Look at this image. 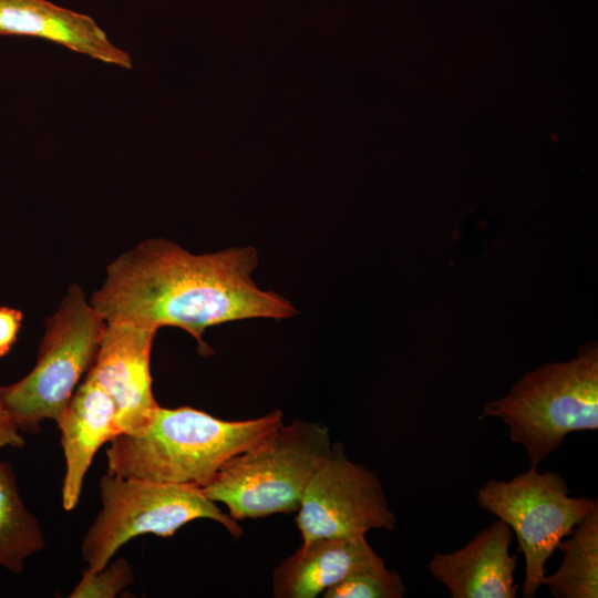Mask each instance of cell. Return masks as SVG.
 I'll return each mask as SVG.
<instances>
[{
	"label": "cell",
	"instance_id": "6da1fadb",
	"mask_svg": "<svg viewBox=\"0 0 598 598\" xmlns=\"http://www.w3.org/2000/svg\"><path fill=\"white\" fill-rule=\"evenodd\" d=\"M258 265L252 246L195 255L179 245L152 238L118 256L89 300L105 322H128L158 330L177 327L193 336L203 355L209 327L229 321L298 313L283 297L260 289L251 278Z\"/></svg>",
	"mask_w": 598,
	"mask_h": 598
},
{
	"label": "cell",
	"instance_id": "7a4b0ae2",
	"mask_svg": "<svg viewBox=\"0 0 598 598\" xmlns=\"http://www.w3.org/2000/svg\"><path fill=\"white\" fill-rule=\"evenodd\" d=\"M278 409L256 419L225 421L189 406L158 405L136 433H120L106 451L107 473L203 488L234 456L282 423Z\"/></svg>",
	"mask_w": 598,
	"mask_h": 598
},
{
	"label": "cell",
	"instance_id": "3957f363",
	"mask_svg": "<svg viewBox=\"0 0 598 598\" xmlns=\"http://www.w3.org/2000/svg\"><path fill=\"white\" fill-rule=\"evenodd\" d=\"M482 415L501 419L530 466L538 467L569 433L598 429L597 344L581 347L569 361L526 372L507 394L484 405Z\"/></svg>",
	"mask_w": 598,
	"mask_h": 598
},
{
	"label": "cell",
	"instance_id": "277c9868",
	"mask_svg": "<svg viewBox=\"0 0 598 598\" xmlns=\"http://www.w3.org/2000/svg\"><path fill=\"white\" fill-rule=\"evenodd\" d=\"M331 448L327 426L299 419L282 422L231 457L200 489L226 505L235 520L290 514L298 511L311 475Z\"/></svg>",
	"mask_w": 598,
	"mask_h": 598
},
{
	"label": "cell",
	"instance_id": "5b68a950",
	"mask_svg": "<svg viewBox=\"0 0 598 598\" xmlns=\"http://www.w3.org/2000/svg\"><path fill=\"white\" fill-rule=\"evenodd\" d=\"M106 322L72 285L48 319L35 367L16 383L0 386V403L20 432L40 431L56 422L75 386L96 358Z\"/></svg>",
	"mask_w": 598,
	"mask_h": 598
},
{
	"label": "cell",
	"instance_id": "8992f818",
	"mask_svg": "<svg viewBox=\"0 0 598 598\" xmlns=\"http://www.w3.org/2000/svg\"><path fill=\"white\" fill-rule=\"evenodd\" d=\"M102 509L87 529L82 557L87 569L105 567L132 538L154 534L173 536L197 518H208L239 537L237 520L209 499L200 488L106 474L100 481Z\"/></svg>",
	"mask_w": 598,
	"mask_h": 598
},
{
	"label": "cell",
	"instance_id": "52a82bcc",
	"mask_svg": "<svg viewBox=\"0 0 598 598\" xmlns=\"http://www.w3.org/2000/svg\"><path fill=\"white\" fill-rule=\"evenodd\" d=\"M476 501L516 535L525 558L524 598L535 597L543 587L546 561L558 543L598 507L596 498L573 497L559 474L532 466L508 481L489 480L478 488Z\"/></svg>",
	"mask_w": 598,
	"mask_h": 598
},
{
	"label": "cell",
	"instance_id": "ba28073f",
	"mask_svg": "<svg viewBox=\"0 0 598 598\" xmlns=\"http://www.w3.org/2000/svg\"><path fill=\"white\" fill-rule=\"evenodd\" d=\"M297 512L302 542L363 537L396 525L378 475L350 461L339 443L311 475Z\"/></svg>",
	"mask_w": 598,
	"mask_h": 598
},
{
	"label": "cell",
	"instance_id": "9c48e42d",
	"mask_svg": "<svg viewBox=\"0 0 598 598\" xmlns=\"http://www.w3.org/2000/svg\"><path fill=\"white\" fill-rule=\"evenodd\" d=\"M156 330L106 322L89 374L111 396L122 433H136L158 408L152 393L150 358Z\"/></svg>",
	"mask_w": 598,
	"mask_h": 598
},
{
	"label": "cell",
	"instance_id": "30bf717a",
	"mask_svg": "<svg viewBox=\"0 0 598 598\" xmlns=\"http://www.w3.org/2000/svg\"><path fill=\"white\" fill-rule=\"evenodd\" d=\"M512 538L509 525L497 518L464 547L435 553L427 569L452 598H515L519 586L514 580L517 556L509 554Z\"/></svg>",
	"mask_w": 598,
	"mask_h": 598
},
{
	"label": "cell",
	"instance_id": "8fae6325",
	"mask_svg": "<svg viewBox=\"0 0 598 598\" xmlns=\"http://www.w3.org/2000/svg\"><path fill=\"white\" fill-rule=\"evenodd\" d=\"M65 458L62 485L64 509H73L97 450L121 432L111 396L86 373L56 420Z\"/></svg>",
	"mask_w": 598,
	"mask_h": 598
},
{
	"label": "cell",
	"instance_id": "7c38bea8",
	"mask_svg": "<svg viewBox=\"0 0 598 598\" xmlns=\"http://www.w3.org/2000/svg\"><path fill=\"white\" fill-rule=\"evenodd\" d=\"M0 34L41 38L94 60L132 69L130 53L115 45L94 19L47 0H0Z\"/></svg>",
	"mask_w": 598,
	"mask_h": 598
},
{
	"label": "cell",
	"instance_id": "4fadbf2b",
	"mask_svg": "<svg viewBox=\"0 0 598 598\" xmlns=\"http://www.w3.org/2000/svg\"><path fill=\"white\" fill-rule=\"evenodd\" d=\"M385 566L365 536L315 538L286 558L272 573L276 598H315L348 576Z\"/></svg>",
	"mask_w": 598,
	"mask_h": 598
},
{
	"label": "cell",
	"instance_id": "5bb4252c",
	"mask_svg": "<svg viewBox=\"0 0 598 598\" xmlns=\"http://www.w3.org/2000/svg\"><path fill=\"white\" fill-rule=\"evenodd\" d=\"M556 549L563 553L559 568L543 579L555 598L598 597V507L582 518Z\"/></svg>",
	"mask_w": 598,
	"mask_h": 598
},
{
	"label": "cell",
	"instance_id": "9a60e30c",
	"mask_svg": "<svg viewBox=\"0 0 598 598\" xmlns=\"http://www.w3.org/2000/svg\"><path fill=\"white\" fill-rule=\"evenodd\" d=\"M45 547L39 520L27 509L12 466L0 460V566L19 575Z\"/></svg>",
	"mask_w": 598,
	"mask_h": 598
},
{
	"label": "cell",
	"instance_id": "2e32d148",
	"mask_svg": "<svg viewBox=\"0 0 598 598\" xmlns=\"http://www.w3.org/2000/svg\"><path fill=\"white\" fill-rule=\"evenodd\" d=\"M406 588L400 575L385 566L357 571L328 588L323 598H402Z\"/></svg>",
	"mask_w": 598,
	"mask_h": 598
},
{
	"label": "cell",
	"instance_id": "e0dca14e",
	"mask_svg": "<svg viewBox=\"0 0 598 598\" xmlns=\"http://www.w3.org/2000/svg\"><path fill=\"white\" fill-rule=\"evenodd\" d=\"M133 582L125 558H117L97 571L86 569L69 598H114Z\"/></svg>",
	"mask_w": 598,
	"mask_h": 598
},
{
	"label": "cell",
	"instance_id": "ac0fdd59",
	"mask_svg": "<svg viewBox=\"0 0 598 598\" xmlns=\"http://www.w3.org/2000/svg\"><path fill=\"white\" fill-rule=\"evenodd\" d=\"M22 312L9 307H0V358L6 355L16 342L21 327Z\"/></svg>",
	"mask_w": 598,
	"mask_h": 598
},
{
	"label": "cell",
	"instance_id": "d6986e66",
	"mask_svg": "<svg viewBox=\"0 0 598 598\" xmlns=\"http://www.w3.org/2000/svg\"><path fill=\"white\" fill-rule=\"evenodd\" d=\"M24 439L0 403V447H21Z\"/></svg>",
	"mask_w": 598,
	"mask_h": 598
}]
</instances>
